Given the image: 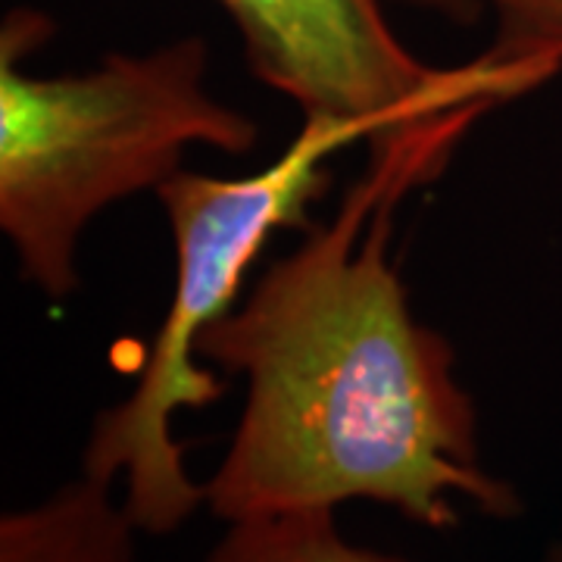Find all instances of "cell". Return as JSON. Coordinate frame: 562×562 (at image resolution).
Instances as JSON below:
<instances>
[{"label":"cell","instance_id":"cell-1","mask_svg":"<svg viewBox=\"0 0 562 562\" xmlns=\"http://www.w3.org/2000/svg\"><path fill=\"white\" fill-rule=\"evenodd\" d=\"M506 103L462 98L387 128L328 222L269 262L250 294L201 338V357L247 384L206 509L241 522L369 501L428 531L460 503L516 519V484L487 472L479 409L457 353L422 325L391 260L401 206L441 179L462 138Z\"/></svg>","mask_w":562,"mask_h":562},{"label":"cell","instance_id":"cell-2","mask_svg":"<svg viewBox=\"0 0 562 562\" xmlns=\"http://www.w3.org/2000/svg\"><path fill=\"white\" fill-rule=\"evenodd\" d=\"M47 29L16 10L0 38V232L20 276L50 301L79 288L81 235L140 191H157L191 147L250 154L260 128L206 88L203 38L106 54L94 69L32 76L25 38Z\"/></svg>","mask_w":562,"mask_h":562},{"label":"cell","instance_id":"cell-3","mask_svg":"<svg viewBox=\"0 0 562 562\" xmlns=\"http://www.w3.org/2000/svg\"><path fill=\"white\" fill-rule=\"evenodd\" d=\"M387 128L341 116H303L301 132L269 166L238 179L181 169L154 191L176 244V288L128 397L101 409L81 450V475L125 482L122 506L147 538L176 535L201 506L203 484L184 469L172 435L181 409H203L225 391L203 369L201 338L238 306V291L276 232L313 222L310 203L331 184L328 157L372 144Z\"/></svg>","mask_w":562,"mask_h":562},{"label":"cell","instance_id":"cell-4","mask_svg":"<svg viewBox=\"0 0 562 562\" xmlns=\"http://www.w3.org/2000/svg\"><path fill=\"white\" fill-rule=\"evenodd\" d=\"M260 85L301 116H341L394 128L462 98L516 101L553 79L550 69L491 57L435 69L394 32L384 0H220Z\"/></svg>","mask_w":562,"mask_h":562},{"label":"cell","instance_id":"cell-5","mask_svg":"<svg viewBox=\"0 0 562 562\" xmlns=\"http://www.w3.org/2000/svg\"><path fill=\"white\" fill-rule=\"evenodd\" d=\"M138 538L113 484L79 475L0 516V562H138Z\"/></svg>","mask_w":562,"mask_h":562},{"label":"cell","instance_id":"cell-6","mask_svg":"<svg viewBox=\"0 0 562 562\" xmlns=\"http://www.w3.org/2000/svg\"><path fill=\"white\" fill-rule=\"evenodd\" d=\"M203 562H409L353 543L338 525V509H291L225 522Z\"/></svg>","mask_w":562,"mask_h":562},{"label":"cell","instance_id":"cell-7","mask_svg":"<svg viewBox=\"0 0 562 562\" xmlns=\"http://www.w3.org/2000/svg\"><path fill=\"white\" fill-rule=\"evenodd\" d=\"M497 35L484 57L506 66L562 69V0H491Z\"/></svg>","mask_w":562,"mask_h":562},{"label":"cell","instance_id":"cell-8","mask_svg":"<svg viewBox=\"0 0 562 562\" xmlns=\"http://www.w3.org/2000/svg\"><path fill=\"white\" fill-rule=\"evenodd\" d=\"M397 3L435 13L450 22H462V25H472L491 7V0H397Z\"/></svg>","mask_w":562,"mask_h":562},{"label":"cell","instance_id":"cell-9","mask_svg":"<svg viewBox=\"0 0 562 562\" xmlns=\"http://www.w3.org/2000/svg\"><path fill=\"white\" fill-rule=\"evenodd\" d=\"M538 562H562V535H557L553 541L543 547L541 560Z\"/></svg>","mask_w":562,"mask_h":562}]
</instances>
